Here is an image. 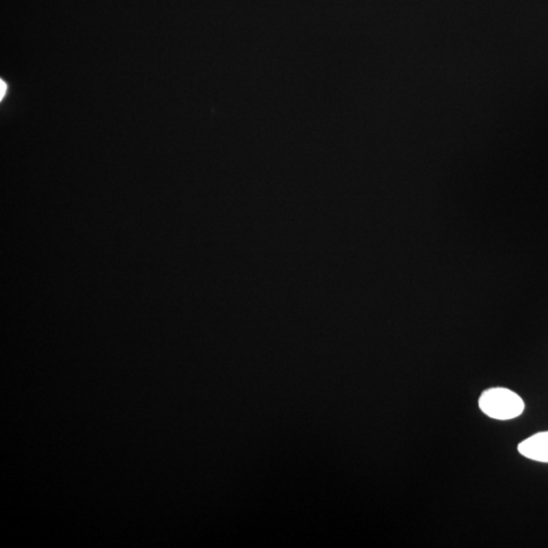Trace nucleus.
<instances>
[{
  "mask_svg": "<svg viewBox=\"0 0 548 548\" xmlns=\"http://www.w3.org/2000/svg\"><path fill=\"white\" fill-rule=\"evenodd\" d=\"M478 405L485 415L497 421L514 420L525 410L523 399L514 391L503 387L483 391Z\"/></svg>",
  "mask_w": 548,
  "mask_h": 548,
  "instance_id": "obj_1",
  "label": "nucleus"
},
{
  "mask_svg": "<svg viewBox=\"0 0 548 548\" xmlns=\"http://www.w3.org/2000/svg\"><path fill=\"white\" fill-rule=\"evenodd\" d=\"M519 453L537 463H548V432H541L521 442Z\"/></svg>",
  "mask_w": 548,
  "mask_h": 548,
  "instance_id": "obj_2",
  "label": "nucleus"
},
{
  "mask_svg": "<svg viewBox=\"0 0 548 548\" xmlns=\"http://www.w3.org/2000/svg\"><path fill=\"white\" fill-rule=\"evenodd\" d=\"M0 89H2V91H0V100L4 99V95H5L6 91H7V85L4 82V80H0Z\"/></svg>",
  "mask_w": 548,
  "mask_h": 548,
  "instance_id": "obj_3",
  "label": "nucleus"
}]
</instances>
